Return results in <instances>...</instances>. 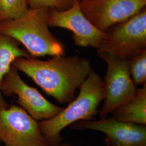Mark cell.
Masks as SVG:
<instances>
[{
	"mask_svg": "<svg viewBox=\"0 0 146 146\" xmlns=\"http://www.w3.org/2000/svg\"><path fill=\"white\" fill-rule=\"evenodd\" d=\"M84 15L101 31L106 32L145 8L146 0H81Z\"/></svg>",
	"mask_w": 146,
	"mask_h": 146,
	"instance_id": "obj_8",
	"label": "cell"
},
{
	"mask_svg": "<svg viewBox=\"0 0 146 146\" xmlns=\"http://www.w3.org/2000/svg\"><path fill=\"white\" fill-rule=\"evenodd\" d=\"M78 0H26L30 8H47L64 11Z\"/></svg>",
	"mask_w": 146,
	"mask_h": 146,
	"instance_id": "obj_15",
	"label": "cell"
},
{
	"mask_svg": "<svg viewBox=\"0 0 146 146\" xmlns=\"http://www.w3.org/2000/svg\"><path fill=\"white\" fill-rule=\"evenodd\" d=\"M47 8H29L19 17L0 23V32L21 43L33 57L64 56L61 43L49 29Z\"/></svg>",
	"mask_w": 146,
	"mask_h": 146,
	"instance_id": "obj_2",
	"label": "cell"
},
{
	"mask_svg": "<svg viewBox=\"0 0 146 146\" xmlns=\"http://www.w3.org/2000/svg\"><path fill=\"white\" fill-rule=\"evenodd\" d=\"M31 55L19 47V42L0 32V86L5 75L17 58H29ZM0 89V110L8 107Z\"/></svg>",
	"mask_w": 146,
	"mask_h": 146,
	"instance_id": "obj_12",
	"label": "cell"
},
{
	"mask_svg": "<svg viewBox=\"0 0 146 146\" xmlns=\"http://www.w3.org/2000/svg\"><path fill=\"white\" fill-rule=\"evenodd\" d=\"M0 141L5 146H49L37 121L16 105L0 110Z\"/></svg>",
	"mask_w": 146,
	"mask_h": 146,
	"instance_id": "obj_6",
	"label": "cell"
},
{
	"mask_svg": "<svg viewBox=\"0 0 146 146\" xmlns=\"http://www.w3.org/2000/svg\"><path fill=\"white\" fill-rule=\"evenodd\" d=\"M79 1L64 11L49 9V26L72 31L73 41L77 46L92 47L97 49L104 41L107 32L98 29L86 17L81 9Z\"/></svg>",
	"mask_w": 146,
	"mask_h": 146,
	"instance_id": "obj_9",
	"label": "cell"
},
{
	"mask_svg": "<svg viewBox=\"0 0 146 146\" xmlns=\"http://www.w3.org/2000/svg\"><path fill=\"white\" fill-rule=\"evenodd\" d=\"M129 73L136 86L146 82V49L128 60Z\"/></svg>",
	"mask_w": 146,
	"mask_h": 146,
	"instance_id": "obj_14",
	"label": "cell"
},
{
	"mask_svg": "<svg viewBox=\"0 0 146 146\" xmlns=\"http://www.w3.org/2000/svg\"><path fill=\"white\" fill-rule=\"evenodd\" d=\"M107 65L103 80L104 102L100 116L104 118L114 110L135 97L137 89L129 73L128 60L98 52Z\"/></svg>",
	"mask_w": 146,
	"mask_h": 146,
	"instance_id": "obj_5",
	"label": "cell"
},
{
	"mask_svg": "<svg viewBox=\"0 0 146 146\" xmlns=\"http://www.w3.org/2000/svg\"><path fill=\"white\" fill-rule=\"evenodd\" d=\"M48 95L60 104L74 100L77 89L92 70L90 61L78 56H54L48 61L32 57L17 58L13 63Z\"/></svg>",
	"mask_w": 146,
	"mask_h": 146,
	"instance_id": "obj_1",
	"label": "cell"
},
{
	"mask_svg": "<svg viewBox=\"0 0 146 146\" xmlns=\"http://www.w3.org/2000/svg\"><path fill=\"white\" fill-rule=\"evenodd\" d=\"M28 9L26 0H0V23L20 17Z\"/></svg>",
	"mask_w": 146,
	"mask_h": 146,
	"instance_id": "obj_13",
	"label": "cell"
},
{
	"mask_svg": "<svg viewBox=\"0 0 146 146\" xmlns=\"http://www.w3.org/2000/svg\"><path fill=\"white\" fill-rule=\"evenodd\" d=\"M145 125L125 122L114 118L84 121L74 128L101 131L106 136L110 146H146Z\"/></svg>",
	"mask_w": 146,
	"mask_h": 146,
	"instance_id": "obj_10",
	"label": "cell"
},
{
	"mask_svg": "<svg viewBox=\"0 0 146 146\" xmlns=\"http://www.w3.org/2000/svg\"><path fill=\"white\" fill-rule=\"evenodd\" d=\"M104 99L103 79L92 70L80 87L77 98L50 119L41 121L40 128L49 146H56L61 140V131L73 123L90 120Z\"/></svg>",
	"mask_w": 146,
	"mask_h": 146,
	"instance_id": "obj_3",
	"label": "cell"
},
{
	"mask_svg": "<svg viewBox=\"0 0 146 146\" xmlns=\"http://www.w3.org/2000/svg\"><path fill=\"white\" fill-rule=\"evenodd\" d=\"M113 118L122 122L146 124V84L137 89L135 97L114 110Z\"/></svg>",
	"mask_w": 146,
	"mask_h": 146,
	"instance_id": "obj_11",
	"label": "cell"
},
{
	"mask_svg": "<svg viewBox=\"0 0 146 146\" xmlns=\"http://www.w3.org/2000/svg\"><path fill=\"white\" fill-rule=\"evenodd\" d=\"M108 31L104 41L96 49L98 52L129 60L146 49V9Z\"/></svg>",
	"mask_w": 146,
	"mask_h": 146,
	"instance_id": "obj_4",
	"label": "cell"
},
{
	"mask_svg": "<svg viewBox=\"0 0 146 146\" xmlns=\"http://www.w3.org/2000/svg\"><path fill=\"white\" fill-rule=\"evenodd\" d=\"M1 142L0 141V146H1Z\"/></svg>",
	"mask_w": 146,
	"mask_h": 146,
	"instance_id": "obj_16",
	"label": "cell"
},
{
	"mask_svg": "<svg viewBox=\"0 0 146 146\" xmlns=\"http://www.w3.org/2000/svg\"><path fill=\"white\" fill-rule=\"evenodd\" d=\"M0 89L5 96L16 95L17 104L37 121L50 119L63 109L51 103L36 89L26 84L13 66L3 78Z\"/></svg>",
	"mask_w": 146,
	"mask_h": 146,
	"instance_id": "obj_7",
	"label": "cell"
}]
</instances>
